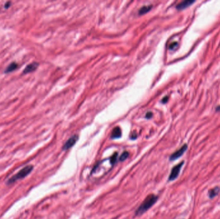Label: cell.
<instances>
[{
	"instance_id": "obj_9",
	"label": "cell",
	"mask_w": 220,
	"mask_h": 219,
	"mask_svg": "<svg viewBox=\"0 0 220 219\" xmlns=\"http://www.w3.org/2000/svg\"><path fill=\"white\" fill-rule=\"evenodd\" d=\"M121 135H122L121 130H120V129L119 127H116L113 130V131L111 132V137L112 139H117L121 137Z\"/></svg>"
},
{
	"instance_id": "obj_2",
	"label": "cell",
	"mask_w": 220,
	"mask_h": 219,
	"mask_svg": "<svg viewBox=\"0 0 220 219\" xmlns=\"http://www.w3.org/2000/svg\"><path fill=\"white\" fill-rule=\"evenodd\" d=\"M34 168V167L32 165H27L26 167H24L20 171L17 173L16 175L12 176L11 178L9 179V181H7V184L10 185V184H12L15 182L17 180H19L21 179H23L28 174H30V172L32 171Z\"/></svg>"
},
{
	"instance_id": "obj_4",
	"label": "cell",
	"mask_w": 220,
	"mask_h": 219,
	"mask_svg": "<svg viewBox=\"0 0 220 219\" xmlns=\"http://www.w3.org/2000/svg\"><path fill=\"white\" fill-rule=\"evenodd\" d=\"M187 148H188V146L187 144L183 145L180 148H179L178 150H177L173 154H172L171 155H170L169 160L171 161H175L176 160H178V158H180L181 156H182L183 154L185 152L186 150H187Z\"/></svg>"
},
{
	"instance_id": "obj_14",
	"label": "cell",
	"mask_w": 220,
	"mask_h": 219,
	"mask_svg": "<svg viewBox=\"0 0 220 219\" xmlns=\"http://www.w3.org/2000/svg\"><path fill=\"white\" fill-rule=\"evenodd\" d=\"M176 45H177V43H176V42H173V43H172L171 45H170L169 48L171 49H173L175 48V47H176Z\"/></svg>"
},
{
	"instance_id": "obj_17",
	"label": "cell",
	"mask_w": 220,
	"mask_h": 219,
	"mask_svg": "<svg viewBox=\"0 0 220 219\" xmlns=\"http://www.w3.org/2000/svg\"><path fill=\"white\" fill-rule=\"evenodd\" d=\"M168 97H165V98L163 99L162 102H163V103H166V102H168Z\"/></svg>"
},
{
	"instance_id": "obj_10",
	"label": "cell",
	"mask_w": 220,
	"mask_h": 219,
	"mask_svg": "<svg viewBox=\"0 0 220 219\" xmlns=\"http://www.w3.org/2000/svg\"><path fill=\"white\" fill-rule=\"evenodd\" d=\"M18 66H19V65L17 64L16 62H13L10 64H9L8 66V67H7V68H6V69L5 70V73H11V72H14V71H15L16 69L18 68Z\"/></svg>"
},
{
	"instance_id": "obj_6",
	"label": "cell",
	"mask_w": 220,
	"mask_h": 219,
	"mask_svg": "<svg viewBox=\"0 0 220 219\" xmlns=\"http://www.w3.org/2000/svg\"><path fill=\"white\" fill-rule=\"evenodd\" d=\"M38 66H39V64L36 62L31 63V64H30L27 65L26 68L24 69V70L23 71V74H28V73L33 72H34V71L37 69Z\"/></svg>"
},
{
	"instance_id": "obj_7",
	"label": "cell",
	"mask_w": 220,
	"mask_h": 219,
	"mask_svg": "<svg viewBox=\"0 0 220 219\" xmlns=\"http://www.w3.org/2000/svg\"><path fill=\"white\" fill-rule=\"evenodd\" d=\"M195 2L194 0H186V1H183L182 2H181L180 3L176 6V9L178 10H183L187 8L188 6H189Z\"/></svg>"
},
{
	"instance_id": "obj_3",
	"label": "cell",
	"mask_w": 220,
	"mask_h": 219,
	"mask_svg": "<svg viewBox=\"0 0 220 219\" xmlns=\"http://www.w3.org/2000/svg\"><path fill=\"white\" fill-rule=\"evenodd\" d=\"M183 165H184V161H182V162H180V163H178V165H175V167H174L172 168L171 174H170V175L169 176V181H175V179L178 178V177L180 174L181 169H182Z\"/></svg>"
},
{
	"instance_id": "obj_8",
	"label": "cell",
	"mask_w": 220,
	"mask_h": 219,
	"mask_svg": "<svg viewBox=\"0 0 220 219\" xmlns=\"http://www.w3.org/2000/svg\"><path fill=\"white\" fill-rule=\"evenodd\" d=\"M220 192V188L219 186H216L214 188L208 190V196L209 199H214L215 197L217 196Z\"/></svg>"
},
{
	"instance_id": "obj_11",
	"label": "cell",
	"mask_w": 220,
	"mask_h": 219,
	"mask_svg": "<svg viewBox=\"0 0 220 219\" xmlns=\"http://www.w3.org/2000/svg\"><path fill=\"white\" fill-rule=\"evenodd\" d=\"M152 9V5H147V6H144L143 7L140 9L139 10V14L140 15H143L144 14H146L150 10Z\"/></svg>"
},
{
	"instance_id": "obj_5",
	"label": "cell",
	"mask_w": 220,
	"mask_h": 219,
	"mask_svg": "<svg viewBox=\"0 0 220 219\" xmlns=\"http://www.w3.org/2000/svg\"><path fill=\"white\" fill-rule=\"evenodd\" d=\"M78 139H79V136H78L77 135H74L71 137L70 138H69L68 140H67L65 144L64 145L63 149L64 150H68L69 148H72L74 145L76 143Z\"/></svg>"
},
{
	"instance_id": "obj_12",
	"label": "cell",
	"mask_w": 220,
	"mask_h": 219,
	"mask_svg": "<svg viewBox=\"0 0 220 219\" xmlns=\"http://www.w3.org/2000/svg\"><path fill=\"white\" fill-rule=\"evenodd\" d=\"M129 155V153L128 152L124 151V152H123L121 155H120V157H119V160H120V161H125V160H126V159H127V157H128Z\"/></svg>"
},
{
	"instance_id": "obj_16",
	"label": "cell",
	"mask_w": 220,
	"mask_h": 219,
	"mask_svg": "<svg viewBox=\"0 0 220 219\" xmlns=\"http://www.w3.org/2000/svg\"><path fill=\"white\" fill-rule=\"evenodd\" d=\"M152 112H148L147 113V115H146V117L147 118H150L151 117V116H152Z\"/></svg>"
},
{
	"instance_id": "obj_13",
	"label": "cell",
	"mask_w": 220,
	"mask_h": 219,
	"mask_svg": "<svg viewBox=\"0 0 220 219\" xmlns=\"http://www.w3.org/2000/svg\"><path fill=\"white\" fill-rule=\"evenodd\" d=\"M117 157H118V153L116 152L113 154L111 157H110V162H111V165H114L116 162Z\"/></svg>"
},
{
	"instance_id": "obj_1",
	"label": "cell",
	"mask_w": 220,
	"mask_h": 219,
	"mask_svg": "<svg viewBox=\"0 0 220 219\" xmlns=\"http://www.w3.org/2000/svg\"><path fill=\"white\" fill-rule=\"evenodd\" d=\"M158 200V197L154 194L149 195L145 200L143 201L140 206L135 211L136 215H141L144 214L145 211H147L150 208H151L156 203Z\"/></svg>"
},
{
	"instance_id": "obj_15",
	"label": "cell",
	"mask_w": 220,
	"mask_h": 219,
	"mask_svg": "<svg viewBox=\"0 0 220 219\" xmlns=\"http://www.w3.org/2000/svg\"><path fill=\"white\" fill-rule=\"evenodd\" d=\"M10 5H11V2H9V1H8V2H6V3H5V9H9V7L10 6Z\"/></svg>"
}]
</instances>
